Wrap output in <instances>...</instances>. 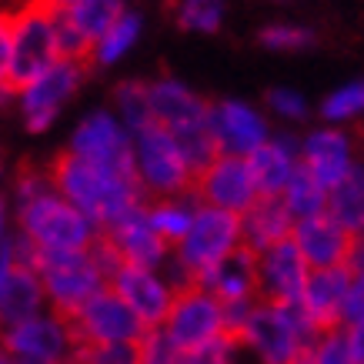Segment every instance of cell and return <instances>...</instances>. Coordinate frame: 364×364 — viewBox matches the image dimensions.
Instances as JSON below:
<instances>
[{
    "label": "cell",
    "mask_w": 364,
    "mask_h": 364,
    "mask_svg": "<svg viewBox=\"0 0 364 364\" xmlns=\"http://www.w3.org/2000/svg\"><path fill=\"white\" fill-rule=\"evenodd\" d=\"M11 200L17 234L27 237L37 254L90 251L100 241V228L54 188L50 171H21L14 177Z\"/></svg>",
    "instance_id": "obj_1"
},
{
    "label": "cell",
    "mask_w": 364,
    "mask_h": 364,
    "mask_svg": "<svg viewBox=\"0 0 364 364\" xmlns=\"http://www.w3.org/2000/svg\"><path fill=\"white\" fill-rule=\"evenodd\" d=\"M47 171H50L54 188L80 214H87L90 221L100 228V234L107 231L114 221H121L124 214H131L134 208L147 204L137 177L111 174V171L87 164V161L67 154V151L60 157H54V164L47 167Z\"/></svg>",
    "instance_id": "obj_2"
},
{
    "label": "cell",
    "mask_w": 364,
    "mask_h": 364,
    "mask_svg": "<svg viewBox=\"0 0 364 364\" xmlns=\"http://www.w3.org/2000/svg\"><path fill=\"white\" fill-rule=\"evenodd\" d=\"M121 264L117 254L104 244L100 237L90 251H74V254H41L37 257V271L44 281L47 308L64 314L67 321L77 318L100 291L111 287L114 267Z\"/></svg>",
    "instance_id": "obj_3"
},
{
    "label": "cell",
    "mask_w": 364,
    "mask_h": 364,
    "mask_svg": "<svg viewBox=\"0 0 364 364\" xmlns=\"http://www.w3.org/2000/svg\"><path fill=\"white\" fill-rule=\"evenodd\" d=\"M318 328L301 311V304H274V301H254L251 314L241 324V344L251 351L257 364H294L308 358Z\"/></svg>",
    "instance_id": "obj_4"
},
{
    "label": "cell",
    "mask_w": 364,
    "mask_h": 364,
    "mask_svg": "<svg viewBox=\"0 0 364 364\" xmlns=\"http://www.w3.org/2000/svg\"><path fill=\"white\" fill-rule=\"evenodd\" d=\"M241 247H244L241 214L200 204L191 231L184 234V241L177 244L174 254H171L167 274L177 281V287H188L200 274H208L214 264H221L224 257L241 251Z\"/></svg>",
    "instance_id": "obj_5"
},
{
    "label": "cell",
    "mask_w": 364,
    "mask_h": 364,
    "mask_svg": "<svg viewBox=\"0 0 364 364\" xmlns=\"http://www.w3.org/2000/svg\"><path fill=\"white\" fill-rule=\"evenodd\" d=\"M134 177L141 184L144 198H177L194 191V167L184 147L161 124H151L134 134Z\"/></svg>",
    "instance_id": "obj_6"
},
{
    "label": "cell",
    "mask_w": 364,
    "mask_h": 364,
    "mask_svg": "<svg viewBox=\"0 0 364 364\" xmlns=\"http://www.w3.org/2000/svg\"><path fill=\"white\" fill-rule=\"evenodd\" d=\"M0 348L11 354L14 364H74L80 341L74 334V324L47 308L21 324L4 328Z\"/></svg>",
    "instance_id": "obj_7"
},
{
    "label": "cell",
    "mask_w": 364,
    "mask_h": 364,
    "mask_svg": "<svg viewBox=\"0 0 364 364\" xmlns=\"http://www.w3.org/2000/svg\"><path fill=\"white\" fill-rule=\"evenodd\" d=\"M37 257L41 254L21 234H14L11 244L0 251V331L47 311Z\"/></svg>",
    "instance_id": "obj_8"
},
{
    "label": "cell",
    "mask_w": 364,
    "mask_h": 364,
    "mask_svg": "<svg viewBox=\"0 0 364 364\" xmlns=\"http://www.w3.org/2000/svg\"><path fill=\"white\" fill-rule=\"evenodd\" d=\"M87 74L84 60H57L47 70H41L37 77H31L27 84L17 87V114H21L23 127L31 134H44L57 124V117L64 114V107L70 104V97L80 90Z\"/></svg>",
    "instance_id": "obj_9"
},
{
    "label": "cell",
    "mask_w": 364,
    "mask_h": 364,
    "mask_svg": "<svg viewBox=\"0 0 364 364\" xmlns=\"http://www.w3.org/2000/svg\"><path fill=\"white\" fill-rule=\"evenodd\" d=\"M67 154L111 174L134 177V134L114 111H90L77 121L67 141Z\"/></svg>",
    "instance_id": "obj_10"
},
{
    "label": "cell",
    "mask_w": 364,
    "mask_h": 364,
    "mask_svg": "<svg viewBox=\"0 0 364 364\" xmlns=\"http://www.w3.org/2000/svg\"><path fill=\"white\" fill-rule=\"evenodd\" d=\"M14 21V84L21 87L50 64L64 60L57 41V11L44 0H33L11 14Z\"/></svg>",
    "instance_id": "obj_11"
},
{
    "label": "cell",
    "mask_w": 364,
    "mask_h": 364,
    "mask_svg": "<svg viewBox=\"0 0 364 364\" xmlns=\"http://www.w3.org/2000/svg\"><path fill=\"white\" fill-rule=\"evenodd\" d=\"M161 331L184 354L198 351V348L218 341L224 334H231L228 331V311H224V304L200 284H188L177 291L171 314L161 324Z\"/></svg>",
    "instance_id": "obj_12"
},
{
    "label": "cell",
    "mask_w": 364,
    "mask_h": 364,
    "mask_svg": "<svg viewBox=\"0 0 364 364\" xmlns=\"http://www.w3.org/2000/svg\"><path fill=\"white\" fill-rule=\"evenodd\" d=\"M111 291L121 294L124 304L141 318V324L147 331H154L167 321L171 304L177 298V281L157 267H137V264H117L111 274Z\"/></svg>",
    "instance_id": "obj_13"
},
{
    "label": "cell",
    "mask_w": 364,
    "mask_h": 364,
    "mask_svg": "<svg viewBox=\"0 0 364 364\" xmlns=\"http://www.w3.org/2000/svg\"><path fill=\"white\" fill-rule=\"evenodd\" d=\"M208 127L218 154L228 157H251L257 147H264L274 137L264 114L257 111L254 104H247V100H234V97H221L210 104Z\"/></svg>",
    "instance_id": "obj_14"
},
{
    "label": "cell",
    "mask_w": 364,
    "mask_h": 364,
    "mask_svg": "<svg viewBox=\"0 0 364 364\" xmlns=\"http://www.w3.org/2000/svg\"><path fill=\"white\" fill-rule=\"evenodd\" d=\"M194 198H198L200 204H208V208L244 214L254 200L261 198V194H257V184H254L247 157L218 154L198 174V181H194Z\"/></svg>",
    "instance_id": "obj_15"
},
{
    "label": "cell",
    "mask_w": 364,
    "mask_h": 364,
    "mask_svg": "<svg viewBox=\"0 0 364 364\" xmlns=\"http://www.w3.org/2000/svg\"><path fill=\"white\" fill-rule=\"evenodd\" d=\"M80 344H141L147 328L111 287L100 291L77 318H70Z\"/></svg>",
    "instance_id": "obj_16"
},
{
    "label": "cell",
    "mask_w": 364,
    "mask_h": 364,
    "mask_svg": "<svg viewBox=\"0 0 364 364\" xmlns=\"http://www.w3.org/2000/svg\"><path fill=\"white\" fill-rule=\"evenodd\" d=\"M100 237H104V244L117 254L121 264L157 267V271H164V267L171 264V254H174V247H171V244L157 234L154 224H151L147 204L134 208L131 214H124L121 221H114Z\"/></svg>",
    "instance_id": "obj_17"
},
{
    "label": "cell",
    "mask_w": 364,
    "mask_h": 364,
    "mask_svg": "<svg viewBox=\"0 0 364 364\" xmlns=\"http://www.w3.org/2000/svg\"><path fill=\"white\" fill-rule=\"evenodd\" d=\"M147 97H151L154 124L167 127L177 141H181V137H191V134L208 131L210 104L200 97L198 90H191L184 80H177V77L151 80V84H147Z\"/></svg>",
    "instance_id": "obj_18"
},
{
    "label": "cell",
    "mask_w": 364,
    "mask_h": 364,
    "mask_svg": "<svg viewBox=\"0 0 364 364\" xmlns=\"http://www.w3.org/2000/svg\"><path fill=\"white\" fill-rule=\"evenodd\" d=\"M354 141L344 134V127H314L301 137V167L324 188H338L344 177L354 171Z\"/></svg>",
    "instance_id": "obj_19"
},
{
    "label": "cell",
    "mask_w": 364,
    "mask_h": 364,
    "mask_svg": "<svg viewBox=\"0 0 364 364\" xmlns=\"http://www.w3.org/2000/svg\"><path fill=\"white\" fill-rule=\"evenodd\" d=\"M311 267L294 247V241H284L277 247L257 254V291L261 301L274 304H301V294L308 287Z\"/></svg>",
    "instance_id": "obj_20"
},
{
    "label": "cell",
    "mask_w": 364,
    "mask_h": 364,
    "mask_svg": "<svg viewBox=\"0 0 364 364\" xmlns=\"http://www.w3.org/2000/svg\"><path fill=\"white\" fill-rule=\"evenodd\" d=\"M291 241H294V247L301 251V257L308 261L311 271H324V267L348 264L351 247H354V234H348L341 224L324 210V214H314V218H304V221L294 224Z\"/></svg>",
    "instance_id": "obj_21"
},
{
    "label": "cell",
    "mask_w": 364,
    "mask_h": 364,
    "mask_svg": "<svg viewBox=\"0 0 364 364\" xmlns=\"http://www.w3.org/2000/svg\"><path fill=\"white\" fill-rule=\"evenodd\" d=\"M348 291H351V267L348 264L311 271L308 287H304V294H301V311L308 314L311 324H314L318 331L341 328Z\"/></svg>",
    "instance_id": "obj_22"
},
{
    "label": "cell",
    "mask_w": 364,
    "mask_h": 364,
    "mask_svg": "<svg viewBox=\"0 0 364 364\" xmlns=\"http://www.w3.org/2000/svg\"><path fill=\"white\" fill-rule=\"evenodd\" d=\"M247 164H251L257 194L261 198H281L287 191V184L294 181V174L301 171V141L274 134L264 147H257L247 157Z\"/></svg>",
    "instance_id": "obj_23"
},
{
    "label": "cell",
    "mask_w": 364,
    "mask_h": 364,
    "mask_svg": "<svg viewBox=\"0 0 364 364\" xmlns=\"http://www.w3.org/2000/svg\"><path fill=\"white\" fill-rule=\"evenodd\" d=\"M194 284L210 291L224 308H228V304L257 301L261 298V291H257V254L241 247V251H234L231 257H224L221 264L210 267L208 274H200Z\"/></svg>",
    "instance_id": "obj_24"
},
{
    "label": "cell",
    "mask_w": 364,
    "mask_h": 364,
    "mask_svg": "<svg viewBox=\"0 0 364 364\" xmlns=\"http://www.w3.org/2000/svg\"><path fill=\"white\" fill-rule=\"evenodd\" d=\"M294 214L284 208L281 198H257L251 208L241 214V231H244V247L254 254L277 247V244L291 241L294 234Z\"/></svg>",
    "instance_id": "obj_25"
},
{
    "label": "cell",
    "mask_w": 364,
    "mask_h": 364,
    "mask_svg": "<svg viewBox=\"0 0 364 364\" xmlns=\"http://www.w3.org/2000/svg\"><path fill=\"white\" fill-rule=\"evenodd\" d=\"M200 200L191 194H177V198H154L147 204V214H151V224L157 228V234L164 237L171 247L184 241V234L191 231V224L198 218Z\"/></svg>",
    "instance_id": "obj_26"
},
{
    "label": "cell",
    "mask_w": 364,
    "mask_h": 364,
    "mask_svg": "<svg viewBox=\"0 0 364 364\" xmlns=\"http://www.w3.org/2000/svg\"><path fill=\"white\" fill-rule=\"evenodd\" d=\"M328 214L354 237L364 234V164H354L351 174L328 191Z\"/></svg>",
    "instance_id": "obj_27"
},
{
    "label": "cell",
    "mask_w": 364,
    "mask_h": 364,
    "mask_svg": "<svg viewBox=\"0 0 364 364\" xmlns=\"http://www.w3.org/2000/svg\"><path fill=\"white\" fill-rule=\"evenodd\" d=\"M124 14H127V4H124V0H80L70 11H64V17L90 44V50H94V44L111 31L114 23L121 21Z\"/></svg>",
    "instance_id": "obj_28"
},
{
    "label": "cell",
    "mask_w": 364,
    "mask_h": 364,
    "mask_svg": "<svg viewBox=\"0 0 364 364\" xmlns=\"http://www.w3.org/2000/svg\"><path fill=\"white\" fill-rule=\"evenodd\" d=\"M141 31H144L141 14L127 11L121 21L114 23L111 31H107V33H104V37L97 41V44H94V50H90V60H87V64H97V67H114V64H121L124 57H127L134 47H137V41H141Z\"/></svg>",
    "instance_id": "obj_29"
},
{
    "label": "cell",
    "mask_w": 364,
    "mask_h": 364,
    "mask_svg": "<svg viewBox=\"0 0 364 364\" xmlns=\"http://www.w3.org/2000/svg\"><path fill=\"white\" fill-rule=\"evenodd\" d=\"M281 200L294 214V221H304V218H314V214L328 210V188L301 167L298 174H294V181L287 184V191L281 194Z\"/></svg>",
    "instance_id": "obj_30"
},
{
    "label": "cell",
    "mask_w": 364,
    "mask_h": 364,
    "mask_svg": "<svg viewBox=\"0 0 364 364\" xmlns=\"http://www.w3.org/2000/svg\"><path fill=\"white\" fill-rule=\"evenodd\" d=\"M114 114L127 124V131L137 134L154 124L151 97H147V80H124L114 90Z\"/></svg>",
    "instance_id": "obj_31"
},
{
    "label": "cell",
    "mask_w": 364,
    "mask_h": 364,
    "mask_svg": "<svg viewBox=\"0 0 364 364\" xmlns=\"http://www.w3.org/2000/svg\"><path fill=\"white\" fill-rule=\"evenodd\" d=\"M318 114L324 124L341 127L358 117H364V80H348L341 87H334L328 97L318 104Z\"/></svg>",
    "instance_id": "obj_32"
},
{
    "label": "cell",
    "mask_w": 364,
    "mask_h": 364,
    "mask_svg": "<svg viewBox=\"0 0 364 364\" xmlns=\"http://www.w3.org/2000/svg\"><path fill=\"white\" fill-rule=\"evenodd\" d=\"M228 0H177L174 21L188 33H214L224 23Z\"/></svg>",
    "instance_id": "obj_33"
},
{
    "label": "cell",
    "mask_w": 364,
    "mask_h": 364,
    "mask_svg": "<svg viewBox=\"0 0 364 364\" xmlns=\"http://www.w3.org/2000/svg\"><path fill=\"white\" fill-rule=\"evenodd\" d=\"M318 33L304 27V23H291V21H277V23H267L264 31L257 33V44L264 50H274V54H301L314 47Z\"/></svg>",
    "instance_id": "obj_34"
},
{
    "label": "cell",
    "mask_w": 364,
    "mask_h": 364,
    "mask_svg": "<svg viewBox=\"0 0 364 364\" xmlns=\"http://www.w3.org/2000/svg\"><path fill=\"white\" fill-rule=\"evenodd\" d=\"M311 364H358V354L351 348V338H348V328H328L314 338L308 351Z\"/></svg>",
    "instance_id": "obj_35"
},
{
    "label": "cell",
    "mask_w": 364,
    "mask_h": 364,
    "mask_svg": "<svg viewBox=\"0 0 364 364\" xmlns=\"http://www.w3.org/2000/svg\"><path fill=\"white\" fill-rule=\"evenodd\" d=\"M188 364H257L251 358V351L241 344V338H234V334H224L218 341L204 344L198 351L188 354Z\"/></svg>",
    "instance_id": "obj_36"
},
{
    "label": "cell",
    "mask_w": 364,
    "mask_h": 364,
    "mask_svg": "<svg viewBox=\"0 0 364 364\" xmlns=\"http://www.w3.org/2000/svg\"><path fill=\"white\" fill-rule=\"evenodd\" d=\"M17 84H14V21L7 11H0V107L14 104Z\"/></svg>",
    "instance_id": "obj_37"
},
{
    "label": "cell",
    "mask_w": 364,
    "mask_h": 364,
    "mask_svg": "<svg viewBox=\"0 0 364 364\" xmlns=\"http://www.w3.org/2000/svg\"><path fill=\"white\" fill-rule=\"evenodd\" d=\"M267 111L274 114L277 121H284V124H301V121H308L311 104H308V97H304L301 90L274 87V90H267Z\"/></svg>",
    "instance_id": "obj_38"
},
{
    "label": "cell",
    "mask_w": 364,
    "mask_h": 364,
    "mask_svg": "<svg viewBox=\"0 0 364 364\" xmlns=\"http://www.w3.org/2000/svg\"><path fill=\"white\" fill-rule=\"evenodd\" d=\"M74 364H141L137 344H80Z\"/></svg>",
    "instance_id": "obj_39"
},
{
    "label": "cell",
    "mask_w": 364,
    "mask_h": 364,
    "mask_svg": "<svg viewBox=\"0 0 364 364\" xmlns=\"http://www.w3.org/2000/svg\"><path fill=\"white\" fill-rule=\"evenodd\" d=\"M137 348H141V364H188V354L181 351L161 328L144 334Z\"/></svg>",
    "instance_id": "obj_40"
},
{
    "label": "cell",
    "mask_w": 364,
    "mask_h": 364,
    "mask_svg": "<svg viewBox=\"0 0 364 364\" xmlns=\"http://www.w3.org/2000/svg\"><path fill=\"white\" fill-rule=\"evenodd\" d=\"M358 321H364V271H351V291L344 304V324H358Z\"/></svg>",
    "instance_id": "obj_41"
},
{
    "label": "cell",
    "mask_w": 364,
    "mask_h": 364,
    "mask_svg": "<svg viewBox=\"0 0 364 364\" xmlns=\"http://www.w3.org/2000/svg\"><path fill=\"white\" fill-rule=\"evenodd\" d=\"M17 234V218H14V200L7 191H0V251L11 244V237Z\"/></svg>",
    "instance_id": "obj_42"
},
{
    "label": "cell",
    "mask_w": 364,
    "mask_h": 364,
    "mask_svg": "<svg viewBox=\"0 0 364 364\" xmlns=\"http://www.w3.org/2000/svg\"><path fill=\"white\" fill-rule=\"evenodd\" d=\"M344 328H348L351 348H354V354H358V364H364V321H358V324H344Z\"/></svg>",
    "instance_id": "obj_43"
},
{
    "label": "cell",
    "mask_w": 364,
    "mask_h": 364,
    "mask_svg": "<svg viewBox=\"0 0 364 364\" xmlns=\"http://www.w3.org/2000/svg\"><path fill=\"white\" fill-rule=\"evenodd\" d=\"M47 7H54V11H70L74 4H80V0H44Z\"/></svg>",
    "instance_id": "obj_44"
},
{
    "label": "cell",
    "mask_w": 364,
    "mask_h": 364,
    "mask_svg": "<svg viewBox=\"0 0 364 364\" xmlns=\"http://www.w3.org/2000/svg\"><path fill=\"white\" fill-rule=\"evenodd\" d=\"M0 364H14V361H11V354L4 351V348H0Z\"/></svg>",
    "instance_id": "obj_45"
},
{
    "label": "cell",
    "mask_w": 364,
    "mask_h": 364,
    "mask_svg": "<svg viewBox=\"0 0 364 364\" xmlns=\"http://www.w3.org/2000/svg\"><path fill=\"white\" fill-rule=\"evenodd\" d=\"M294 364H311V361H308V358H301V361H294Z\"/></svg>",
    "instance_id": "obj_46"
}]
</instances>
